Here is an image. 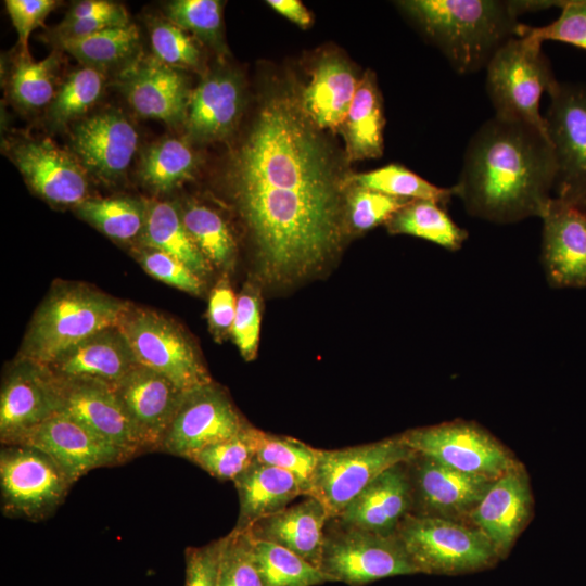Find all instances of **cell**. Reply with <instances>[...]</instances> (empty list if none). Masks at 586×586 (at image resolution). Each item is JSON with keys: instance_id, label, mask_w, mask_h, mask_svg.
Here are the masks:
<instances>
[{"instance_id": "5", "label": "cell", "mask_w": 586, "mask_h": 586, "mask_svg": "<svg viewBox=\"0 0 586 586\" xmlns=\"http://www.w3.org/2000/svg\"><path fill=\"white\" fill-rule=\"evenodd\" d=\"M485 68L495 115L527 124L548 137L540 99L558 81L542 42L527 36L513 37L496 51Z\"/></svg>"}, {"instance_id": "38", "label": "cell", "mask_w": 586, "mask_h": 586, "mask_svg": "<svg viewBox=\"0 0 586 586\" xmlns=\"http://www.w3.org/2000/svg\"><path fill=\"white\" fill-rule=\"evenodd\" d=\"M104 84L103 71L97 68L84 66L71 73L48 106L49 123L61 128L84 116L100 100Z\"/></svg>"}, {"instance_id": "54", "label": "cell", "mask_w": 586, "mask_h": 586, "mask_svg": "<svg viewBox=\"0 0 586 586\" xmlns=\"http://www.w3.org/2000/svg\"><path fill=\"white\" fill-rule=\"evenodd\" d=\"M267 3L278 13L301 27H306L311 22L309 12L302 2L297 0H269Z\"/></svg>"}, {"instance_id": "53", "label": "cell", "mask_w": 586, "mask_h": 586, "mask_svg": "<svg viewBox=\"0 0 586 586\" xmlns=\"http://www.w3.org/2000/svg\"><path fill=\"white\" fill-rule=\"evenodd\" d=\"M119 15H128L126 9L119 3L106 0H84L73 4L64 20L76 21L89 17Z\"/></svg>"}, {"instance_id": "19", "label": "cell", "mask_w": 586, "mask_h": 586, "mask_svg": "<svg viewBox=\"0 0 586 586\" xmlns=\"http://www.w3.org/2000/svg\"><path fill=\"white\" fill-rule=\"evenodd\" d=\"M71 146L87 174L106 183L115 182L132 161L138 132L124 113L106 110L75 123Z\"/></svg>"}, {"instance_id": "16", "label": "cell", "mask_w": 586, "mask_h": 586, "mask_svg": "<svg viewBox=\"0 0 586 586\" xmlns=\"http://www.w3.org/2000/svg\"><path fill=\"white\" fill-rule=\"evenodd\" d=\"M115 85L140 116L173 127L186 124L192 91L182 69L155 56L136 58L122 67Z\"/></svg>"}, {"instance_id": "45", "label": "cell", "mask_w": 586, "mask_h": 586, "mask_svg": "<svg viewBox=\"0 0 586 586\" xmlns=\"http://www.w3.org/2000/svg\"><path fill=\"white\" fill-rule=\"evenodd\" d=\"M218 586H264L246 531L233 528L224 536Z\"/></svg>"}, {"instance_id": "30", "label": "cell", "mask_w": 586, "mask_h": 586, "mask_svg": "<svg viewBox=\"0 0 586 586\" xmlns=\"http://www.w3.org/2000/svg\"><path fill=\"white\" fill-rule=\"evenodd\" d=\"M382 101L371 73L359 81L342 125L349 161L379 157L383 151Z\"/></svg>"}, {"instance_id": "37", "label": "cell", "mask_w": 586, "mask_h": 586, "mask_svg": "<svg viewBox=\"0 0 586 586\" xmlns=\"http://www.w3.org/2000/svg\"><path fill=\"white\" fill-rule=\"evenodd\" d=\"M180 213L190 238L206 260L229 268L234 260L235 244L221 216L196 203H187Z\"/></svg>"}, {"instance_id": "8", "label": "cell", "mask_w": 586, "mask_h": 586, "mask_svg": "<svg viewBox=\"0 0 586 586\" xmlns=\"http://www.w3.org/2000/svg\"><path fill=\"white\" fill-rule=\"evenodd\" d=\"M117 327L138 364L163 374L180 390L212 382L193 343L171 319L129 303Z\"/></svg>"}, {"instance_id": "48", "label": "cell", "mask_w": 586, "mask_h": 586, "mask_svg": "<svg viewBox=\"0 0 586 586\" xmlns=\"http://www.w3.org/2000/svg\"><path fill=\"white\" fill-rule=\"evenodd\" d=\"M136 257L142 268L157 280L188 293H201L202 278L169 254L141 245Z\"/></svg>"}, {"instance_id": "33", "label": "cell", "mask_w": 586, "mask_h": 586, "mask_svg": "<svg viewBox=\"0 0 586 586\" xmlns=\"http://www.w3.org/2000/svg\"><path fill=\"white\" fill-rule=\"evenodd\" d=\"M198 158L189 143L165 138L148 146L140 157V180L156 192H170L192 179Z\"/></svg>"}, {"instance_id": "10", "label": "cell", "mask_w": 586, "mask_h": 586, "mask_svg": "<svg viewBox=\"0 0 586 586\" xmlns=\"http://www.w3.org/2000/svg\"><path fill=\"white\" fill-rule=\"evenodd\" d=\"M415 454L399 435L354 447L319 449L307 496L318 499L330 518L337 517L383 471Z\"/></svg>"}, {"instance_id": "23", "label": "cell", "mask_w": 586, "mask_h": 586, "mask_svg": "<svg viewBox=\"0 0 586 586\" xmlns=\"http://www.w3.org/2000/svg\"><path fill=\"white\" fill-rule=\"evenodd\" d=\"M113 387L146 450H161L184 391L163 374L139 364Z\"/></svg>"}, {"instance_id": "55", "label": "cell", "mask_w": 586, "mask_h": 586, "mask_svg": "<svg viewBox=\"0 0 586 586\" xmlns=\"http://www.w3.org/2000/svg\"><path fill=\"white\" fill-rule=\"evenodd\" d=\"M582 205H583L584 209L586 211V200L583 202Z\"/></svg>"}, {"instance_id": "49", "label": "cell", "mask_w": 586, "mask_h": 586, "mask_svg": "<svg viewBox=\"0 0 586 586\" xmlns=\"http://www.w3.org/2000/svg\"><path fill=\"white\" fill-rule=\"evenodd\" d=\"M260 329V306L255 292L245 288L237 298L231 335L246 360L255 357Z\"/></svg>"}, {"instance_id": "34", "label": "cell", "mask_w": 586, "mask_h": 586, "mask_svg": "<svg viewBox=\"0 0 586 586\" xmlns=\"http://www.w3.org/2000/svg\"><path fill=\"white\" fill-rule=\"evenodd\" d=\"M138 27L129 23L104 29L88 37L56 42L62 49L85 66L104 71L105 68L133 61L139 49Z\"/></svg>"}, {"instance_id": "13", "label": "cell", "mask_w": 586, "mask_h": 586, "mask_svg": "<svg viewBox=\"0 0 586 586\" xmlns=\"http://www.w3.org/2000/svg\"><path fill=\"white\" fill-rule=\"evenodd\" d=\"M247 425L226 391L212 381L184 392L161 451L189 460L201 449L238 435Z\"/></svg>"}, {"instance_id": "29", "label": "cell", "mask_w": 586, "mask_h": 586, "mask_svg": "<svg viewBox=\"0 0 586 586\" xmlns=\"http://www.w3.org/2000/svg\"><path fill=\"white\" fill-rule=\"evenodd\" d=\"M351 67L341 59L319 62L303 92L302 110L319 128L341 127L349 112L357 87Z\"/></svg>"}, {"instance_id": "14", "label": "cell", "mask_w": 586, "mask_h": 586, "mask_svg": "<svg viewBox=\"0 0 586 586\" xmlns=\"http://www.w3.org/2000/svg\"><path fill=\"white\" fill-rule=\"evenodd\" d=\"M58 377L49 367L18 359L5 374L0 394V442L17 445L61 410Z\"/></svg>"}, {"instance_id": "31", "label": "cell", "mask_w": 586, "mask_h": 586, "mask_svg": "<svg viewBox=\"0 0 586 586\" xmlns=\"http://www.w3.org/2000/svg\"><path fill=\"white\" fill-rule=\"evenodd\" d=\"M140 242L143 246L177 258L200 278L211 271L212 265L193 243L183 225L181 213L170 202H146V218Z\"/></svg>"}, {"instance_id": "44", "label": "cell", "mask_w": 586, "mask_h": 586, "mask_svg": "<svg viewBox=\"0 0 586 586\" xmlns=\"http://www.w3.org/2000/svg\"><path fill=\"white\" fill-rule=\"evenodd\" d=\"M155 58L176 68L199 69L202 54L194 40L168 20L152 18L149 24Z\"/></svg>"}, {"instance_id": "35", "label": "cell", "mask_w": 586, "mask_h": 586, "mask_svg": "<svg viewBox=\"0 0 586 586\" xmlns=\"http://www.w3.org/2000/svg\"><path fill=\"white\" fill-rule=\"evenodd\" d=\"M77 215L106 237L130 242L140 240L146 218V202L131 198L87 199L75 206Z\"/></svg>"}, {"instance_id": "21", "label": "cell", "mask_w": 586, "mask_h": 586, "mask_svg": "<svg viewBox=\"0 0 586 586\" xmlns=\"http://www.w3.org/2000/svg\"><path fill=\"white\" fill-rule=\"evenodd\" d=\"M543 220L542 264L555 289L586 288V211L552 198Z\"/></svg>"}, {"instance_id": "41", "label": "cell", "mask_w": 586, "mask_h": 586, "mask_svg": "<svg viewBox=\"0 0 586 586\" xmlns=\"http://www.w3.org/2000/svg\"><path fill=\"white\" fill-rule=\"evenodd\" d=\"M255 459L294 474L307 496L318 461L319 449L298 440L273 435L253 428Z\"/></svg>"}, {"instance_id": "3", "label": "cell", "mask_w": 586, "mask_h": 586, "mask_svg": "<svg viewBox=\"0 0 586 586\" xmlns=\"http://www.w3.org/2000/svg\"><path fill=\"white\" fill-rule=\"evenodd\" d=\"M400 5L459 74L485 68L505 42L521 37L524 25L517 0H413Z\"/></svg>"}, {"instance_id": "52", "label": "cell", "mask_w": 586, "mask_h": 586, "mask_svg": "<svg viewBox=\"0 0 586 586\" xmlns=\"http://www.w3.org/2000/svg\"><path fill=\"white\" fill-rule=\"evenodd\" d=\"M237 310V298L227 279H221L213 290L207 310L211 330L215 337L231 334Z\"/></svg>"}, {"instance_id": "51", "label": "cell", "mask_w": 586, "mask_h": 586, "mask_svg": "<svg viewBox=\"0 0 586 586\" xmlns=\"http://www.w3.org/2000/svg\"><path fill=\"white\" fill-rule=\"evenodd\" d=\"M5 7L18 35L22 54H28V38L42 25L49 13L58 7L54 0H7Z\"/></svg>"}, {"instance_id": "11", "label": "cell", "mask_w": 586, "mask_h": 586, "mask_svg": "<svg viewBox=\"0 0 586 586\" xmlns=\"http://www.w3.org/2000/svg\"><path fill=\"white\" fill-rule=\"evenodd\" d=\"M412 451L458 471L497 479L520 462L476 422L456 419L399 434Z\"/></svg>"}, {"instance_id": "42", "label": "cell", "mask_w": 586, "mask_h": 586, "mask_svg": "<svg viewBox=\"0 0 586 586\" xmlns=\"http://www.w3.org/2000/svg\"><path fill=\"white\" fill-rule=\"evenodd\" d=\"M253 428L247 425L238 435L209 445L189 460L219 481H234L255 460Z\"/></svg>"}, {"instance_id": "39", "label": "cell", "mask_w": 586, "mask_h": 586, "mask_svg": "<svg viewBox=\"0 0 586 586\" xmlns=\"http://www.w3.org/2000/svg\"><path fill=\"white\" fill-rule=\"evenodd\" d=\"M351 181H354L357 187L395 198L431 201L442 206L456 196L454 186L450 188L437 187L397 164H390L369 173L355 175Z\"/></svg>"}, {"instance_id": "50", "label": "cell", "mask_w": 586, "mask_h": 586, "mask_svg": "<svg viewBox=\"0 0 586 586\" xmlns=\"http://www.w3.org/2000/svg\"><path fill=\"white\" fill-rule=\"evenodd\" d=\"M224 537L186 549L184 586H218Z\"/></svg>"}, {"instance_id": "17", "label": "cell", "mask_w": 586, "mask_h": 586, "mask_svg": "<svg viewBox=\"0 0 586 586\" xmlns=\"http://www.w3.org/2000/svg\"><path fill=\"white\" fill-rule=\"evenodd\" d=\"M58 379L60 411L81 422L130 459L148 451L113 385L90 379Z\"/></svg>"}, {"instance_id": "20", "label": "cell", "mask_w": 586, "mask_h": 586, "mask_svg": "<svg viewBox=\"0 0 586 586\" xmlns=\"http://www.w3.org/2000/svg\"><path fill=\"white\" fill-rule=\"evenodd\" d=\"M17 445L33 446L49 455L74 483L91 470L130 460L120 449L63 411L48 418Z\"/></svg>"}, {"instance_id": "6", "label": "cell", "mask_w": 586, "mask_h": 586, "mask_svg": "<svg viewBox=\"0 0 586 586\" xmlns=\"http://www.w3.org/2000/svg\"><path fill=\"white\" fill-rule=\"evenodd\" d=\"M395 535L418 574H470L492 569L500 561L484 533L467 522L409 513Z\"/></svg>"}, {"instance_id": "40", "label": "cell", "mask_w": 586, "mask_h": 586, "mask_svg": "<svg viewBox=\"0 0 586 586\" xmlns=\"http://www.w3.org/2000/svg\"><path fill=\"white\" fill-rule=\"evenodd\" d=\"M60 55L53 51L41 61H33L29 54H22L10 79V95L21 109L34 111L49 105L55 91V74Z\"/></svg>"}, {"instance_id": "25", "label": "cell", "mask_w": 586, "mask_h": 586, "mask_svg": "<svg viewBox=\"0 0 586 586\" xmlns=\"http://www.w3.org/2000/svg\"><path fill=\"white\" fill-rule=\"evenodd\" d=\"M411 507V485L404 461L383 471L335 518L346 525L392 536Z\"/></svg>"}, {"instance_id": "43", "label": "cell", "mask_w": 586, "mask_h": 586, "mask_svg": "<svg viewBox=\"0 0 586 586\" xmlns=\"http://www.w3.org/2000/svg\"><path fill=\"white\" fill-rule=\"evenodd\" d=\"M171 23L193 34L218 52L225 50L222 39V2L219 0H174L165 5Z\"/></svg>"}, {"instance_id": "36", "label": "cell", "mask_w": 586, "mask_h": 586, "mask_svg": "<svg viewBox=\"0 0 586 586\" xmlns=\"http://www.w3.org/2000/svg\"><path fill=\"white\" fill-rule=\"evenodd\" d=\"M250 540L264 586H318L333 582L318 566L282 546L251 536Z\"/></svg>"}, {"instance_id": "4", "label": "cell", "mask_w": 586, "mask_h": 586, "mask_svg": "<svg viewBox=\"0 0 586 586\" xmlns=\"http://www.w3.org/2000/svg\"><path fill=\"white\" fill-rule=\"evenodd\" d=\"M128 305L87 284L59 282L36 310L18 359L49 367L88 336L118 326Z\"/></svg>"}, {"instance_id": "26", "label": "cell", "mask_w": 586, "mask_h": 586, "mask_svg": "<svg viewBox=\"0 0 586 586\" xmlns=\"http://www.w3.org/2000/svg\"><path fill=\"white\" fill-rule=\"evenodd\" d=\"M137 365L127 340L116 326L82 340L49 368L61 378L90 379L114 385Z\"/></svg>"}, {"instance_id": "7", "label": "cell", "mask_w": 586, "mask_h": 586, "mask_svg": "<svg viewBox=\"0 0 586 586\" xmlns=\"http://www.w3.org/2000/svg\"><path fill=\"white\" fill-rule=\"evenodd\" d=\"M319 569L333 582L364 586L375 581L418 574L396 535L383 536L329 518Z\"/></svg>"}, {"instance_id": "15", "label": "cell", "mask_w": 586, "mask_h": 586, "mask_svg": "<svg viewBox=\"0 0 586 586\" xmlns=\"http://www.w3.org/2000/svg\"><path fill=\"white\" fill-rule=\"evenodd\" d=\"M407 468L411 485V514L469 522L495 479L458 471L415 454Z\"/></svg>"}, {"instance_id": "27", "label": "cell", "mask_w": 586, "mask_h": 586, "mask_svg": "<svg viewBox=\"0 0 586 586\" xmlns=\"http://www.w3.org/2000/svg\"><path fill=\"white\" fill-rule=\"evenodd\" d=\"M330 515L315 497L262 518L246 531L254 539L282 546L319 568L324 527Z\"/></svg>"}, {"instance_id": "47", "label": "cell", "mask_w": 586, "mask_h": 586, "mask_svg": "<svg viewBox=\"0 0 586 586\" xmlns=\"http://www.w3.org/2000/svg\"><path fill=\"white\" fill-rule=\"evenodd\" d=\"M412 200L395 198L355 186L348 196V213L353 227L366 231L387 220Z\"/></svg>"}, {"instance_id": "18", "label": "cell", "mask_w": 586, "mask_h": 586, "mask_svg": "<svg viewBox=\"0 0 586 586\" xmlns=\"http://www.w3.org/2000/svg\"><path fill=\"white\" fill-rule=\"evenodd\" d=\"M8 151L29 188L47 202L75 207L88 199L86 170L49 138L16 140Z\"/></svg>"}, {"instance_id": "46", "label": "cell", "mask_w": 586, "mask_h": 586, "mask_svg": "<svg viewBox=\"0 0 586 586\" xmlns=\"http://www.w3.org/2000/svg\"><path fill=\"white\" fill-rule=\"evenodd\" d=\"M560 15L540 27L523 25L522 35L538 42L555 40L586 50V0H568Z\"/></svg>"}, {"instance_id": "28", "label": "cell", "mask_w": 586, "mask_h": 586, "mask_svg": "<svg viewBox=\"0 0 586 586\" xmlns=\"http://www.w3.org/2000/svg\"><path fill=\"white\" fill-rule=\"evenodd\" d=\"M233 484L239 497V517L234 530L246 531L262 518L290 506L305 495L298 479L291 472L256 459Z\"/></svg>"}, {"instance_id": "32", "label": "cell", "mask_w": 586, "mask_h": 586, "mask_svg": "<svg viewBox=\"0 0 586 586\" xmlns=\"http://www.w3.org/2000/svg\"><path fill=\"white\" fill-rule=\"evenodd\" d=\"M390 233L413 235L435 243L448 251H458L468 239L442 205L424 200H412L386 222Z\"/></svg>"}, {"instance_id": "2", "label": "cell", "mask_w": 586, "mask_h": 586, "mask_svg": "<svg viewBox=\"0 0 586 586\" xmlns=\"http://www.w3.org/2000/svg\"><path fill=\"white\" fill-rule=\"evenodd\" d=\"M556 173L547 136L494 115L470 139L454 188L469 215L514 224L543 216L553 198Z\"/></svg>"}, {"instance_id": "12", "label": "cell", "mask_w": 586, "mask_h": 586, "mask_svg": "<svg viewBox=\"0 0 586 586\" xmlns=\"http://www.w3.org/2000/svg\"><path fill=\"white\" fill-rule=\"evenodd\" d=\"M545 117L556 160L555 198L583 204L586 200V86L559 82L549 92Z\"/></svg>"}, {"instance_id": "24", "label": "cell", "mask_w": 586, "mask_h": 586, "mask_svg": "<svg viewBox=\"0 0 586 586\" xmlns=\"http://www.w3.org/2000/svg\"><path fill=\"white\" fill-rule=\"evenodd\" d=\"M244 109L241 76L227 66L209 71L192 91L186 126L196 142H212L229 137Z\"/></svg>"}, {"instance_id": "9", "label": "cell", "mask_w": 586, "mask_h": 586, "mask_svg": "<svg viewBox=\"0 0 586 586\" xmlns=\"http://www.w3.org/2000/svg\"><path fill=\"white\" fill-rule=\"evenodd\" d=\"M75 483L49 455L27 445L0 451L1 509L10 518L38 522L53 514Z\"/></svg>"}, {"instance_id": "22", "label": "cell", "mask_w": 586, "mask_h": 586, "mask_svg": "<svg viewBox=\"0 0 586 586\" xmlns=\"http://www.w3.org/2000/svg\"><path fill=\"white\" fill-rule=\"evenodd\" d=\"M532 509L530 477L519 463L493 481L472 511L469 523L484 533L504 560L530 522Z\"/></svg>"}, {"instance_id": "1", "label": "cell", "mask_w": 586, "mask_h": 586, "mask_svg": "<svg viewBox=\"0 0 586 586\" xmlns=\"http://www.w3.org/2000/svg\"><path fill=\"white\" fill-rule=\"evenodd\" d=\"M292 100L266 102L234 151L227 179L275 279L302 276L340 239V180L333 154Z\"/></svg>"}]
</instances>
